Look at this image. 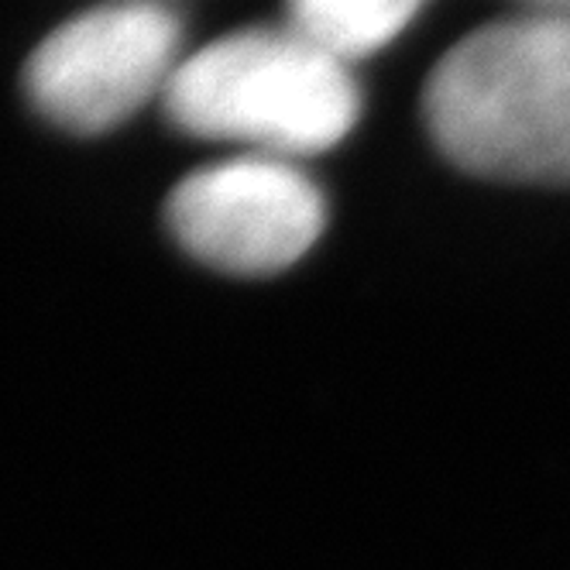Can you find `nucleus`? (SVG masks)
I'll return each mask as SVG.
<instances>
[{
	"instance_id": "nucleus-3",
	"label": "nucleus",
	"mask_w": 570,
	"mask_h": 570,
	"mask_svg": "<svg viewBox=\"0 0 570 570\" xmlns=\"http://www.w3.org/2000/svg\"><path fill=\"white\" fill-rule=\"evenodd\" d=\"M183 24L158 4H107L56 28L24 66V94L52 125L104 135L169 90Z\"/></svg>"
},
{
	"instance_id": "nucleus-1",
	"label": "nucleus",
	"mask_w": 570,
	"mask_h": 570,
	"mask_svg": "<svg viewBox=\"0 0 570 570\" xmlns=\"http://www.w3.org/2000/svg\"><path fill=\"white\" fill-rule=\"evenodd\" d=\"M423 120L471 176L570 186V11L464 35L426 76Z\"/></svg>"
},
{
	"instance_id": "nucleus-4",
	"label": "nucleus",
	"mask_w": 570,
	"mask_h": 570,
	"mask_svg": "<svg viewBox=\"0 0 570 570\" xmlns=\"http://www.w3.org/2000/svg\"><path fill=\"white\" fill-rule=\"evenodd\" d=\"M327 203L299 161L234 155L186 176L169 196V230L183 248L227 275H275L323 234Z\"/></svg>"
},
{
	"instance_id": "nucleus-6",
	"label": "nucleus",
	"mask_w": 570,
	"mask_h": 570,
	"mask_svg": "<svg viewBox=\"0 0 570 570\" xmlns=\"http://www.w3.org/2000/svg\"><path fill=\"white\" fill-rule=\"evenodd\" d=\"M522 8H529L533 14H563L570 11V0H519Z\"/></svg>"
},
{
	"instance_id": "nucleus-5",
	"label": "nucleus",
	"mask_w": 570,
	"mask_h": 570,
	"mask_svg": "<svg viewBox=\"0 0 570 570\" xmlns=\"http://www.w3.org/2000/svg\"><path fill=\"white\" fill-rule=\"evenodd\" d=\"M289 24L344 62L372 56L416 18L423 0H285Z\"/></svg>"
},
{
	"instance_id": "nucleus-2",
	"label": "nucleus",
	"mask_w": 570,
	"mask_h": 570,
	"mask_svg": "<svg viewBox=\"0 0 570 570\" xmlns=\"http://www.w3.org/2000/svg\"><path fill=\"white\" fill-rule=\"evenodd\" d=\"M161 107L193 138L299 161L351 135L361 97L347 62L289 24L244 28L193 52Z\"/></svg>"
}]
</instances>
